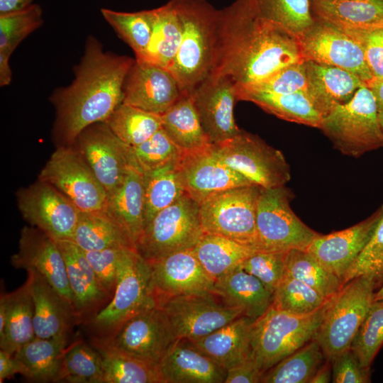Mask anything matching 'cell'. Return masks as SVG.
<instances>
[{"instance_id":"cell-45","label":"cell","mask_w":383,"mask_h":383,"mask_svg":"<svg viewBox=\"0 0 383 383\" xmlns=\"http://www.w3.org/2000/svg\"><path fill=\"white\" fill-rule=\"evenodd\" d=\"M101 13L118 35L133 50L135 60L142 59L152 32L148 10L123 12L102 8Z\"/></svg>"},{"instance_id":"cell-26","label":"cell","mask_w":383,"mask_h":383,"mask_svg":"<svg viewBox=\"0 0 383 383\" xmlns=\"http://www.w3.org/2000/svg\"><path fill=\"white\" fill-rule=\"evenodd\" d=\"M307 87L306 94L322 117L335 107L348 102L366 84L345 70L304 60Z\"/></svg>"},{"instance_id":"cell-4","label":"cell","mask_w":383,"mask_h":383,"mask_svg":"<svg viewBox=\"0 0 383 383\" xmlns=\"http://www.w3.org/2000/svg\"><path fill=\"white\" fill-rule=\"evenodd\" d=\"M331 299L318 309L306 314L293 313L271 306L255 320L251 357L257 366L265 372L313 339Z\"/></svg>"},{"instance_id":"cell-15","label":"cell","mask_w":383,"mask_h":383,"mask_svg":"<svg viewBox=\"0 0 383 383\" xmlns=\"http://www.w3.org/2000/svg\"><path fill=\"white\" fill-rule=\"evenodd\" d=\"M298 40L304 60L345 70L365 84L374 77L359 43L334 25L314 18Z\"/></svg>"},{"instance_id":"cell-3","label":"cell","mask_w":383,"mask_h":383,"mask_svg":"<svg viewBox=\"0 0 383 383\" xmlns=\"http://www.w3.org/2000/svg\"><path fill=\"white\" fill-rule=\"evenodd\" d=\"M182 27L181 43L169 70L190 94L215 70L221 10L206 0H172Z\"/></svg>"},{"instance_id":"cell-19","label":"cell","mask_w":383,"mask_h":383,"mask_svg":"<svg viewBox=\"0 0 383 383\" xmlns=\"http://www.w3.org/2000/svg\"><path fill=\"white\" fill-rule=\"evenodd\" d=\"M212 145L199 151L183 152L177 162L185 193L199 204L213 194L253 184L225 163Z\"/></svg>"},{"instance_id":"cell-13","label":"cell","mask_w":383,"mask_h":383,"mask_svg":"<svg viewBox=\"0 0 383 383\" xmlns=\"http://www.w3.org/2000/svg\"><path fill=\"white\" fill-rule=\"evenodd\" d=\"M24 220L56 240H72L80 211L51 184L38 180L19 189L16 194Z\"/></svg>"},{"instance_id":"cell-44","label":"cell","mask_w":383,"mask_h":383,"mask_svg":"<svg viewBox=\"0 0 383 383\" xmlns=\"http://www.w3.org/2000/svg\"><path fill=\"white\" fill-rule=\"evenodd\" d=\"M287 274L314 289L328 299L343 287L341 279L325 268L306 250H291L287 258Z\"/></svg>"},{"instance_id":"cell-42","label":"cell","mask_w":383,"mask_h":383,"mask_svg":"<svg viewBox=\"0 0 383 383\" xmlns=\"http://www.w3.org/2000/svg\"><path fill=\"white\" fill-rule=\"evenodd\" d=\"M325 355L313 338L267 370L263 383H309Z\"/></svg>"},{"instance_id":"cell-43","label":"cell","mask_w":383,"mask_h":383,"mask_svg":"<svg viewBox=\"0 0 383 383\" xmlns=\"http://www.w3.org/2000/svg\"><path fill=\"white\" fill-rule=\"evenodd\" d=\"M257 14L297 38L313 23L310 0H250Z\"/></svg>"},{"instance_id":"cell-46","label":"cell","mask_w":383,"mask_h":383,"mask_svg":"<svg viewBox=\"0 0 383 383\" xmlns=\"http://www.w3.org/2000/svg\"><path fill=\"white\" fill-rule=\"evenodd\" d=\"M101 374V357L93 346L76 340L66 347L60 382L100 383Z\"/></svg>"},{"instance_id":"cell-58","label":"cell","mask_w":383,"mask_h":383,"mask_svg":"<svg viewBox=\"0 0 383 383\" xmlns=\"http://www.w3.org/2000/svg\"><path fill=\"white\" fill-rule=\"evenodd\" d=\"M16 374L25 376L26 371L23 365L14 355L0 350V383L12 378Z\"/></svg>"},{"instance_id":"cell-14","label":"cell","mask_w":383,"mask_h":383,"mask_svg":"<svg viewBox=\"0 0 383 383\" xmlns=\"http://www.w3.org/2000/svg\"><path fill=\"white\" fill-rule=\"evenodd\" d=\"M94 339L157 365L177 340L168 317L158 304L130 317L109 338Z\"/></svg>"},{"instance_id":"cell-64","label":"cell","mask_w":383,"mask_h":383,"mask_svg":"<svg viewBox=\"0 0 383 383\" xmlns=\"http://www.w3.org/2000/svg\"><path fill=\"white\" fill-rule=\"evenodd\" d=\"M379 36L383 40V29L375 30Z\"/></svg>"},{"instance_id":"cell-32","label":"cell","mask_w":383,"mask_h":383,"mask_svg":"<svg viewBox=\"0 0 383 383\" xmlns=\"http://www.w3.org/2000/svg\"><path fill=\"white\" fill-rule=\"evenodd\" d=\"M213 294L227 305L242 309L243 316L255 321L273 302V292L255 276L238 267L215 280Z\"/></svg>"},{"instance_id":"cell-9","label":"cell","mask_w":383,"mask_h":383,"mask_svg":"<svg viewBox=\"0 0 383 383\" xmlns=\"http://www.w3.org/2000/svg\"><path fill=\"white\" fill-rule=\"evenodd\" d=\"M204 233L199 204L185 193L146 224L136 250L150 262L172 252L193 249Z\"/></svg>"},{"instance_id":"cell-37","label":"cell","mask_w":383,"mask_h":383,"mask_svg":"<svg viewBox=\"0 0 383 383\" xmlns=\"http://www.w3.org/2000/svg\"><path fill=\"white\" fill-rule=\"evenodd\" d=\"M238 100L250 101L283 120L320 128L322 116L306 92L269 94L246 91L237 87Z\"/></svg>"},{"instance_id":"cell-35","label":"cell","mask_w":383,"mask_h":383,"mask_svg":"<svg viewBox=\"0 0 383 383\" xmlns=\"http://www.w3.org/2000/svg\"><path fill=\"white\" fill-rule=\"evenodd\" d=\"M67 335L49 338L36 337L14 356L23 365L25 377L35 382H59Z\"/></svg>"},{"instance_id":"cell-48","label":"cell","mask_w":383,"mask_h":383,"mask_svg":"<svg viewBox=\"0 0 383 383\" xmlns=\"http://www.w3.org/2000/svg\"><path fill=\"white\" fill-rule=\"evenodd\" d=\"M43 23V9L37 4L0 15V55L10 57L20 43Z\"/></svg>"},{"instance_id":"cell-34","label":"cell","mask_w":383,"mask_h":383,"mask_svg":"<svg viewBox=\"0 0 383 383\" xmlns=\"http://www.w3.org/2000/svg\"><path fill=\"white\" fill-rule=\"evenodd\" d=\"M84 251L136 247L123 227L104 209L80 211L72 240Z\"/></svg>"},{"instance_id":"cell-20","label":"cell","mask_w":383,"mask_h":383,"mask_svg":"<svg viewBox=\"0 0 383 383\" xmlns=\"http://www.w3.org/2000/svg\"><path fill=\"white\" fill-rule=\"evenodd\" d=\"M149 263L157 301L179 295L213 294L215 280L192 249L172 252Z\"/></svg>"},{"instance_id":"cell-5","label":"cell","mask_w":383,"mask_h":383,"mask_svg":"<svg viewBox=\"0 0 383 383\" xmlns=\"http://www.w3.org/2000/svg\"><path fill=\"white\" fill-rule=\"evenodd\" d=\"M156 304L149 262L135 249L127 250L119 264L111 301L87 324L92 338H109L130 317Z\"/></svg>"},{"instance_id":"cell-28","label":"cell","mask_w":383,"mask_h":383,"mask_svg":"<svg viewBox=\"0 0 383 383\" xmlns=\"http://www.w3.org/2000/svg\"><path fill=\"white\" fill-rule=\"evenodd\" d=\"M254 322L255 320L246 316H240L209 334L189 342L227 370L251 358Z\"/></svg>"},{"instance_id":"cell-18","label":"cell","mask_w":383,"mask_h":383,"mask_svg":"<svg viewBox=\"0 0 383 383\" xmlns=\"http://www.w3.org/2000/svg\"><path fill=\"white\" fill-rule=\"evenodd\" d=\"M189 94L212 144L226 141L240 132L233 116L237 84L231 77L211 75Z\"/></svg>"},{"instance_id":"cell-31","label":"cell","mask_w":383,"mask_h":383,"mask_svg":"<svg viewBox=\"0 0 383 383\" xmlns=\"http://www.w3.org/2000/svg\"><path fill=\"white\" fill-rule=\"evenodd\" d=\"M314 18L343 30L383 29V0H310Z\"/></svg>"},{"instance_id":"cell-23","label":"cell","mask_w":383,"mask_h":383,"mask_svg":"<svg viewBox=\"0 0 383 383\" xmlns=\"http://www.w3.org/2000/svg\"><path fill=\"white\" fill-rule=\"evenodd\" d=\"M383 215V204L369 217L346 229L318 234L306 251L340 279L370 239Z\"/></svg>"},{"instance_id":"cell-7","label":"cell","mask_w":383,"mask_h":383,"mask_svg":"<svg viewBox=\"0 0 383 383\" xmlns=\"http://www.w3.org/2000/svg\"><path fill=\"white\" fill-rule=\"evenodd\" d=\"M292 197L285 186L260 187L256 212L255 248L257 251L306 250L319 234L292 211Z\"/></svg>"},{"instance_id":"cell-40","label":"cell","mask_w":383,"mask_h":383,"mask_svg":"<svg viewBox=\"0 0 383 383\" xmlns=\"http://www.w3.org/2000/svg\"><path fill=\"white\" fill-rule=\"evenodd\" d=\"M105 123L122 142L131 147L141 144L162 128L161 115L123 103L115 109Z\"/></svg>"},{"instance_id":"cell-2","label":"cell","mask_w":383,"mask_h":383,"mask_svg":"<svg viewBox=\"0 0 383 383\" xmlns=\"http://www.w3.org/2000/svg\"><path fill=\"white\" fill-rule=\"evenodd\" d=\"M135 60L105 52L94 36L87 37L72 82L56 89L50 98L56 111L53 135L58 146H72L84 129L105 121L123 102L124 82Z\"/></svg>"},{"instance_id":"cell-25","label":"cell","mask_w":383,"mask_h":383,"mask_svg":"<svg viewBox=\"0 0 383 383\" xmlns=\"http://www.w3.org/2000/svg\"><path fill=\"white\" fill-rule=\"evenodd\" d=\"M162 383H223L226 370L187 339H177L157 364Z\"/></svg>"},{"instance_id":"cell-8","label":"cell","mask_w":383,"mask_h":383,"mask_svg":"<svg viewBox=\"0 0 383 383\" xmlns=\"http://www.w3.org/2000/svg\"><path fill=\"white\" fill-rule=\"evenodd\" d=\"M374 282L360 276L347 282L330 301L314 339L326 360L349 349L373 301Z\"/></svg>"},{"instance_id":"cell-63","label":"cell","mask_w":383,"mask_h":383,"mask_svg":"<svg viewBox=\"0 0 383 383\" xmlns=\"http://www.w3.org/2000/svg\"><path fill=\"white\" fill-rule=\"evenodd\" d=\"M374 301L383 300V285L375 291L374 294Z\"/></svg>"},{"instance_id":"cell-22","label":"cell","mask_w":383,"mask_h":383,"mask_svg":"<svg viewBox=\"0 0 383 383\" xmlns=\"http://www.w3.org/2000/svg\"><path fill=\"white\" fill-rule=\"evenodd\" d=\"M11 262L16 268L40 274L72 306L65 262L55 239L36 227L24 226L18 250L12 255Z\"/></svg>"},{"instance_id":"cell-6","label":"cell","mask_w":383,"mask_h":383,"mask_svg":"<svg viewBox=\"0 0 383 383\" xmlns=\"http://www.w3.org/2000/svg\"><path fill=\"white\" fill-rule=\"evenodd\" d=\"M319 129L335 149L348 156L359 157L383 148L374 96L367 85L323 117Z\"/></svg>"},{"instance_id":"cell-52","label":"cell","mask_w":383,"mask_h":383,"mask_svg":"<svg viewBox=\"0 0 383 383\" xmlns=\"http://www.w3.org/2000/svg\"><path fill=\"white\" fill-rule=\"evenodd\" d=\"M289 251H257L243 260L237 267L257 278L274 292L287 274Z\"/></svg>"},{"instance_id":"cell-16","label":"cell","mask_w":383,"mask_h":383,"mask_svg":"<svg viewBox=\"0 0 383 383\" xmlns=\"http://www.w3.org/2000/svg\"><path fill=\"white\" fill-rule=\"evenodd\" d=\"M214 295H179L157 301L177 339H198L243 316L242 309L218 303Z\"/></svg>"},{"instance_id":"cell-33","label":"cell","mask_w":383,"mask_h":383,"mask_svg":"<svg viewBox=\"0 0 383 383\" xmlns=\"http://www.w3.org/2000/svg\"><path fill=\"white\" fill-rule=\"evenodd\" d=\"M148 11L152 32L145 55L138 61L169 70L178 51L182 35L177 11L173 1L170 0L165 5Z\"/></svg>"},{"instance_id":"cell-36","label":"cell","mask_w":383,"mask_h":383,"mask_svg":"<svg viewBox=\"0 0 383 383\" xmlns=\"http://www.w3.org/2000/svg\"><path fill=\"white\" fill-rule=\"evenodd\" d=\"M161 117L162 128L183 152L199 151L212 145L190 94L184 93Z\"/></svg>"},{"instance_id":"cell-41","label":"cell","mask_w":383,"mask_h":383,"mask_svg":"<svg viewBox=\"0 0 383 383\" xmlns=\"http://www.w3.org/2000/svg\"><path fill=\"white\" fill-rule=\"evenodd\" d=\"M177 162L145 174V226L159 211L185 194Z\"/></svg>"},{"instance_id":"cell-27","label":"cell","mask_w":383,"mask_h":383,"mask_svg":"<svg viewBox=\"0 0 383 383\" xmlns=\"http://www.w3.org/2000/svg\"><path fill=\"white\" fill-rule=\"evenodd\" d=\"M27 280L34 306L33 325L36 337L67 335L76 320L71 304L35 270H27Z\"/></svg>"},{"instance_id":"cell-1","label":"cell","mask_w":383,"mask_h":383,"mask_svg":"<svg viewBox=\"0 0 383 383\" xmlns=\"http://www.w3.org/2000/svg\"><path fill=\"white\" fill-rule=\"evenodd\" d=\"M304 61L298 38L259 16L250 0H236L221 10L218 57L211 75H228L245 86Z\"/></svg>"},{"instance_id":"cell-38","label":"cell","mask_w":383,"mask_h":383,"mask_svg":"<svg viewBox=\"0 0 383 383\" xmlns=\"http://www.w3.org/2000/svg\"><path fill=\"white\" fill-rule=\"evenodd\" d=\"M101 357L100 383H162L157 365L133 357L92 338Z\"/></svg>"},{"instance_id":"cell-51","label":"cell","mask_w":383,"mask_h":383,"mask_svg":"<svg viewBox=\"0 0 383 383\" xmlns=\"http://www.w3.org/2000/svg\"><path fill=\"white\" fill-rule=\"evenodd\" d=\"M365 276L374 284L376 290L383 285V215L370 239L343 276L345 284L354 278Z\"/></svg>"},{"instance_id":"cell-29","label":"cell","mask_w":383,"mask_h":383,"mask_svg":"<svg viewBox=\"0 0 383 383\" xmlns=\"http://www.w3.org/2000/svg\"><path fill=\"white\" fill-rule=\"evenodd\" d=\"M34 306L28 280L0 296V350L14 355L35 338Z\"/></svg>"},{"instance_id":"cell-47","label":"cell","mask_w":383,"mask_h":383,"mask_svg":"<svg viewBox=\"0 0 383 383\" xmlns=\"http://www.w3.org/2000/svg\"><path fill=\"white\" fill-rule=\"evenodd\" d=\"M329 300L306 284L286 274L273 292L272 306L293 313L306 314L318 309Z\"/></svg>"},{"instance_id":"cell-39","label":"cell","mask_w":383,"mask_h":383,"mask_svg":"<svg viewBox=\"0 0 383 383\" xmlns=\"http://www.w3.org/2000/svg\"><path fill=\"white\" fill-rule=\"evenodd\" d=\"M206 271L216 280L236 268L257 250L231 239L204 233L192 249Z\"/></svg>"},{"instance_id":"cell-11","label":"cell","mask_w":383,"mask_h":383,"mask_svg":"<svg viewBox=\"0 0 383 383\" xmlns=\"http://www.w3.org/2000/svg\"><path fill=\"white\" fill-rule=\"evenodd\" d=\"M212 146L225 163L253 184L274 188L290 180V167L283 153L256 135L240 131Z\"/></svg>"},{"instance_id":"cell-57","label":"cell","mask_w":383,"mask_h":383,"mask_svg":"<svg viewBox=\"0 0 383 383\" xmlns=\"http://www.w3.org/2000/svg\"><path fill=\"white\" fill-rule=\"evenodd\" d=\"M264 373L251 357L227 370L224 383L261 382Z\"/></svg>"},{"instance_id":"cell-50","label":"cell","mask_w":383,"mask_h":383,"mask_svg":"<svg viewBox=\"0 0 383 383\" xmlns=\"http://www.w3.org/2000/svg\"><path fill=\"white\" fill-rule=\"evenodd\" d=\"M131 148L135 165L145 174L177 162L183 153L162 128L145 142Z\"/></svg>"},{"instance_id":"cell-53","label":"cell","mask_w":383,"mask_h":383,"mask_svg":"<svg viewBox=\"0 0 383 383\" xmlns=\"http://www.w3.org/2000/svg\"><path fill=\"white\" fill-rule=\"evenodd\" d=\"M237 87L246 91L269 94L306 92L307 81L304 61L284 67L260 82Z\"/></svg>"},{"instance_id":"cell-54","label":"cell","mask_w":383,"mask_h":383,"mask_svg":"<svg viewBox=\"0 0 383 383\" xmlns=\"http://www.w3.org/2000/svg\"><path fill=\"white\" fill-rule=\"evenodd\" d=\"M131 248H108L84 251L96 277L106 291L113 296L117 282L119 264L126 250Z\"/></svg>"},{"instance_id":"cell-10","label":"cell","mask_w":383,"mask_h":383,"mask_svg":"<svg viewBox=\"0 0 383 383\" xmlns=\"http://www.w3.org/2000/svg\"><path fill=\"white\" fill-rule=\"evenodd\" d=\"M260 187L255 184L228 189L199 203L204 233L223 236L255 248L256 212ZM256 250V249H255Z\"/></svg>"},{"instance_id":"cell-49","label":"cell","mask_w":383,"mask_h":383,"mask_svg":"<svg viewBox=\"0 0 383 383\" xmlns=\"http://www.w3.org/2000/svg\"><path fill=\"white\" fill-rule=\"evenodd\" d=\"M383 345V300L372 302L350 345L362 366L370 369Z\"/></svg>"},{"instance_id":"cell-17","label":"cell","mask_w":383,"mask_h":383,"mask_svg":"<svg viewBox=\"0 0 383 383\" xmlns=\"http://www.w3.org/2000/svg\"><path fill=\"white\" fill-rule=\"evenodd\" d=\"M72 146L88 163L107 196L121 185L129 167L135 165L131 146L122 142L105 121L87 127Z\"/></svg>"},{"instance_id":"cell-59","label":"cell","mask_w":383,"mask_h":383,"mask_svg":"<svg viewBox=\"0 0 383 383\" xmlns=\"http://www.w3.org/2000/svg\"><path fill=\"white\" fill-rule=\"evenodd\" d=\"M366 85L374 96L377 117L383 133V78L373 77Z\"/></svg>"},{"instance_id":"cell-61","label":"cell","mask_w":383,"mask_h":383,"mask_svg":"<svg viewBox=\"0 0 383 383\" xmlns=\"http://www.w3.org/2000/svg\"><path fill=\"white\" fill-rule=\"evenodd\" d=\"M33 0H0V15L23 9L33 4Z\"/></svg>"},{"instance_id":"cell-30","label":"cell","mask_w":383,"mask_h":383,"mask_svg":"<svg viewBox=\"0 0 383 383\" xmlns=\"http://www.w3.org/2000/svg\"><path fill=\"white\" fill-rule=\"evenodd\" d=\"M104 209L123 227L135 245L145 226V173L131 165L121 185L107 198Z\"/></svg>"},{"instance_id":"cell-21","label":"cell","mask_w":383,"mask_h":383,"mask_svg":"<svg viewBox=\"0 0 383 383\" xmlns=\"http://www.w3.org/2000/svg\"><path fill=\"white\" fill-rule=\"evenodd\" d=\"M184 93L170 70L135 60L124 82L122 103L162 115Z\"/></svg>"},{"instance_id":"cell-56","label":"cell","mask_w":383,"mask_h":383,"mask_svg":"<svg viewBox=\"0 0 383 383\" xmlns=\"http://www.w3.org/2000/svg\"><path fill=\"white\" fill-rule=\"evenodd\" d=\"M361 45L367 66L375 78H383V40L375 30H343Z\"/></svg>"},{"instance_id":"cell-55","label":"cell","mask_w":383,"mask_h":383,"mask_svg":"<svg viewBox=\"0 0 383 383\" xmlns=\"http://www.w3.org/2000/svg\"><path fill=\"white\" fill-rule=\"evenodd\" d=\"M333 383L370 382V369L365 368L350 348L338 354L331 360Z\"/></svg>"},{"instance_id":"cell-60","label":"cell","mask_w":383,"mask_h":383,"mask_svg":"<svg viewBox=\"0 0 383 383\" xmlns=\"http://www.w3.org/2000/svg\"><path fill=\"white\" fill-rule=\"evenodd\" d=\"M332 381L331 362L326 360L324 364H321L316 370L309 381V383H328Z\"/></svg>"},{"instance_id":"cell-62","label":"cell","mask_w":383,"mask_h":383,"mask_svg":"<svg viewBox=\"0 0 383 383\" xmlns=\"http://www.w3.org/2000/svg\"><path fill=\"white\" fill-rule=\"evenodd\" d=\"M9 57L0 55V85L7 86L11 81V70L9 65Z\"/></svg>"},{"instance_id":"cell-12","label":"cell","mask_w":383,"mask_h":383,"mask_svg":"<svg viewBox=\"0 0 383 383\" xmlns=\"http://www.w3.org/2000/svg\"><path fill=\"white\" fill-rule=\"evenodd\" d=\"M63 194L82 212L104 209L107 194L73 146H57L38 177Z\"/></svg>"},{"instance_id":"cell-24","label":"cell","mask_w":383,"mask_h":383,"mask_svg":"<svg viewBox=\"0 0 383 383\" xmlns=\"http://www.w3.org/2000/svg\"><path fill=\"white\" fill-rule=\"evenodd\" d=\"M65 262L76 323L88 324L111 301L84 251L72 240H57Z\"/></svg>"}]
</instances>
